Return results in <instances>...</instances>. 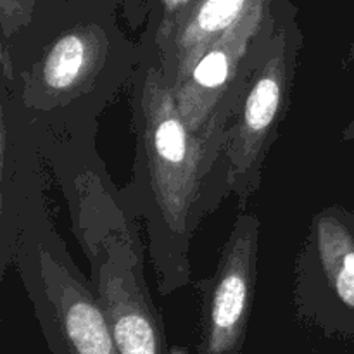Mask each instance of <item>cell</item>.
<instances>
[{
	"label": "cell",
	"instance_id": "cell-1",
	"mask_svg": "<svg viewBox=\"0 0 354 354\" xmlns=\"http://www.w3.org/2000/svg\"><path fill=\"white\" fill-rule=\"evenodd\" d=\"M123 0H44L0 40V85L47 140H97L99 120L142 61L118 21Z\"/></svg>",
	"mask_w": 354,
	"mask_h": 354
},
{
	"label": "cell",
	"instance_id": "cell-2",
	"mask_svg": "<svg viewBox=\"0 0 354 354\" xmlns=\"http://www.w3.org/2000/svg\"><path fill=\"white\" fill-rule=\"evenodd\" d=\"M127 92L135 156L121 197L130 218L144 221L158 290L168 296L190 283L194 235L227 199L218 178L223 140L201 137L183 120L156 45L142 44Z\"/></svg>",
	"mask_w": 354,
	"mask_h": 354
},
{
	"label": "cell",
	"instance_id": "cell-3",
	"mask_svg": "<svg viewBox=\"0 0 354 354\" xmlns=\"http://www.w3.org/2000/svg\"><path fill=\"white\" fill-rule=\"evenodd\" d=\"M90 265V286L121 354H166L165 328L144 272V245L107 169H90L62 190Z\"/></svg>",
	"mask_w": 354,
	"mask_h": 354
},
{
	"label": "cell",
	"instance_id": "cell-4",
	"mask_svg": "<svg viewBox=\"0 0 354 354\" xmlns=\"http://www.w3.org/2000/svg\"><path fill=\"white\" fill-rule=\"evenodd\" d=\"M303 47L297 9L292 0H286L277 9L275 23L263 41L244 93L225 130L218 178L227 197L230 194L237 197L239 211H245L261 187L266 158L292 102Z\"/></svg>",
	"mask_w": 354,
	"mask_h": 354
},
{
	"label": "cell",
	"instance_id": "cell-5",
	"mask_svg": "<svg viewBox=\"0 0 354 354\" xmlns=\"http://www.w3.org/2000/svg\"><path fill=\"white\" fill-rule=\"evenodd\" d=\"M14 266L54 354H121L54 221L21 232Z\"/></svg>",
	"mask_w": 354,
	"mask_h": 354
},
{
	"label": "cell",
	"instance_id": "cell-6",
	"mask_svg": "<svg viewBox=\"0 0 354 354\" xmlns=\"http://www.w3.org/2000/svg\"><path fill=\"white\" fill-rule=\"evenodd\" d=\"M297 317L325 335L354 339V207L328 204L313 214L294 263Z\"/></svg>",
	"mask_w": 354,
	"mask_h": 354
},
{
	"label": "cell",
	"instance_id": "cell-7",
	"mask_svg": "<svg viewBox=\"0 0 354 354\" xmlns=\"http://www.w3.org/2000/svg\"><path fill=\"white\" fill-rule=\"evenodd\" d=\"M282 2L273 0L204 48L171 86L183 120L201 137L225 142L228 121Z\"/></svg>",
	"mask_w": 354,
	"mask_h": 354
},
{
	"label": "cell",
	"instance_id": "cell-8",
	"mask_svg": "<svg viewBox=\"0 0 354 354\" xmlns=\"http://www.w3.org/2000/svg\"><path fill=\"white\" fill-rule=\"evenodd\" d=\"M261 220L241 211L221 245L213 275L196 282L199 294L197 354H241L258 279Z\"/></svg>",
	"mask_w": 354,
	"mask_h": 354
},
{
	"label": "cell",
	"instance_id": "cell-9",
	"mask_svg": "<svg viewBox=\"0 0 354 354\" xmlns=\"http://www.w3.org/2000/svg\"><path fill=\"white\" fill-rule=\"evenodd\" d=\"M40 131L19 100L0 85V275L14 266L21 232L50 223L45 204Z\"/></svg>",
	"mask_w": 354,
	"mask_h": 354
},
{
	"label": "cell",
	"instance_id": "cell-10",
	"mask_svg": "<svg viewBox=\"0 0 354 354\" xmlns=\"http://www.w3.org/2000/svg\"><path fill=\"white\" fill-rule=\"evenodd\" d=\"M272 2L273 0H197L158 47L169 85H175L187 66L204 48Z\"/></svg>",
	"mask_w": 354,
	"mask_h": 354
},
{
	"label": "cell",
	"instance_id": "cell-11",
	"mask_svg": "<svg viewBox=\"0 0 354 354\" xmlns=\"http://www.w3.org/2000/svg\"><path fill=\"white\" fill-rule=\"evenodd\" d=\"M196 2L197 0H140L137 10H140L138 14L144 30L138 40L159 47Z\"/></svg>",
	"mask_w": 354,
	"mask_h": 354
},
{
	"label": "cell",
	"instance_id": "cell-12",
	"mask_svg": "<svg viewBox=\"0 0 354 354\" xmlns=\"http://www.w3.org/2000/svg\"><path fill=\"white\" fill-rule=\"evenodd\" d=\"M44 0H0V40H7L30 23Z\"/></svg>",
	"mask_w": 354,
	"mask_h": 354
},
{
	"label": "cell",
	"instance_id": "cell-13",
	"mask_svg": "<svg viewBox=\"0 0 354 354\" xmlns=\"http://www.w3.org/2000/svg\"><path fill=\"white\" fill-rule=\"evenodd\" d=\"M341 138H342V142H351V140H354V118H353L351 121H349L348 127H346L344 130H342Z\"/></svg>",
	"mask_w": 354,
	"mask_h": 354
},
{
	"label": "cell",
	"instance_id": "cell-14",
	"mask_svg": "<svg viewBox=\"0 0 354 354\" xmlns=\"http://www.w3.org/2000/svg\"><path fill=\"white\" fill-rule=\"evenodd\" d=\"M354 62V37H353V41H351V45H349V48H348V54L344 55V59H342V68H349V66H351Z\"/></svg>",
	"mask_w": 354,
	"mask_h": 354
}]
</instances>
